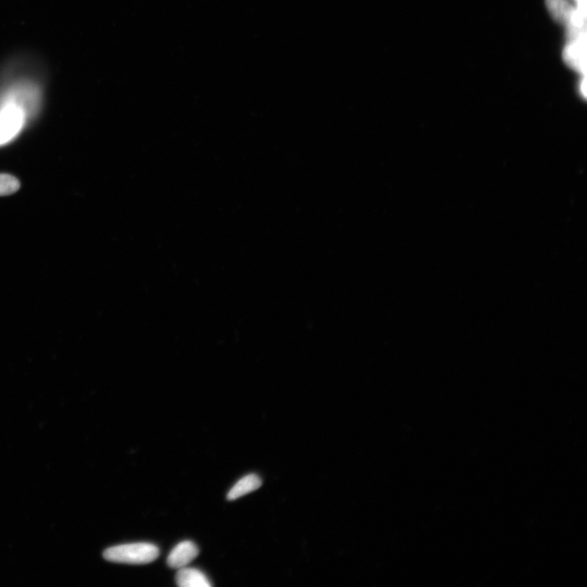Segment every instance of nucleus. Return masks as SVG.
<instances>
[{"label": "nucleus", "instance_id": "nucleus-1", "mask_svg": "<svg viewBox=\"0 0 587 587\" xmlns=\"http://www.w3.org/2000/svg\"><path fill=\"white\" fill-rule=\"evenodd\" d=\"M159 549L152 543L122 544L106 549L103 557L108 562L128 564H145L155 561Z\"/></svg>", "mask_w": 587, "mask_h": 587}, {"label": "nucleus", "instance_id": "nucleus-2", "mask_svg": "<svg viewBox=\"0 0 587 587\" xmlns=\"http://www.w3.org/2000/svg\"><path fill=\"white\" fill-rule=\"evenodd\" d=\"M547 8L552 17L557 23L564 26H585V21L581 19L577 9L574 8L567 0H545Z\"/></svg>", "mask_w": 587, "mask_h": 587}, {"label": "nucleus", "instance_id": "nucleus-3", "mask_svg": "<svg viewBox=\"0 0 587 587\" xmlns=\"http://www.w3.org/2000/svg\"><path fill=\"white\" fill-rule=\"evenodd\" d=\"M586 42L585 33L577 40L568 41V45L563 52V60L565 64L574 71L584 75L586 72Z\"/></svg>", "mask_w": 587, "mask_h": 587}, {"label": "nucleus", "instance_id": "nucleus-4", "mask_svg": "<svg viewBox=\"0 0 587 587\" xmlns=\"http://www.w3.org/2000/svg\"><path fill=\"white\" fill-rule=\"evenodd\" d=\"M198 553L195 543L191 541L181 542L169 554V566L175 569L184 568L198 557Z\"/></svg>", "mask_w": 587, "mask_h": 587}, {"label": "nucleus", "instance_id": "nucleus-5", "mask_svg": "<svg viewBox=\"0 0 587 587\" xmlns=\"http://www.w3.org/2000/svg\"><path fill=\"white\" fill-rule=\"evenodd\" d=\"M177 585L181 587H211L207 576L200 570L192 568H181L176 576Z\"/></svg>", "mask_w": 587, "mask_h": 587}, {"label": "nucleus", "instance_id": "nucleus-6", "mask_svg": "<svg viewBox=\"0 0 587 587\" xmlns=\"http://www.w3.org/2000/svg\"><path fill=\"white\" fill-rule=\"evenodd\" d=\"M261 486V479L256 474H250L234 484V486L230 489L227 498L229 501L238 499L247 494L256 491Z\"/></svg>", "mask_w": 587, "mask_h": 587}, {"label": "nucleus", "instance_id": "nucleus-7", "mask_svg": "<svg viewBox=\"0 0 587 587\" xmlns=\"http://www.w3.org/2000/svg\"><path fill=\"white\" fill-rule=\"evenodd\" d=\"M20 187V182L15 176L0 174V196L13 195L19 190Z\"/></svg>", "mask_w": 587, "mask_h": 587}]
</instances>
